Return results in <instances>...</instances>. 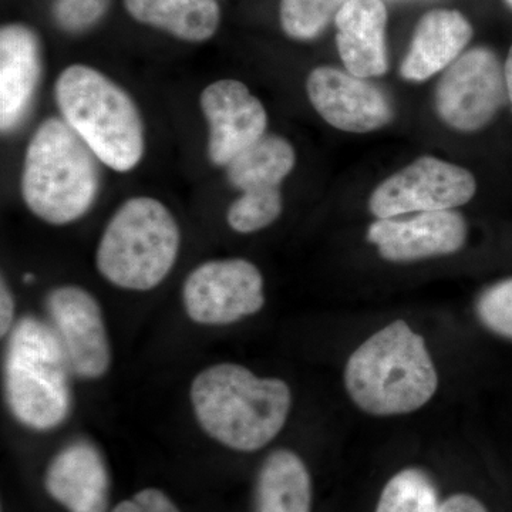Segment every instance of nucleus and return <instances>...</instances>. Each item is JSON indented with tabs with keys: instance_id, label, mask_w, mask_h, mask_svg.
Returning a JSON list of instances; mask_svg holds the SVG:
<instances>
[{
	"instance_id": "obj_1",
	"label": "nucleus",
	"mask_w": 512,
	"mask_h": 512,
	"mask_svg": "<svg viewBox=\"0 0 512 512\" xmlns=\"http://www.w3.org/2000/svg\"><path fill=\"white\" fill-rule=\"evenodd\" d=\"M190 402L207 436L229 450L252 453L284 429L292 393L282 379L256 376L238 363H217L194 377Z\"/></svg>"
},
{
	"instance_id": "obj_2",
	"label": "nucleus",
	"mask_w": 512,
	"mask_h": 512,
	"mask_svg": "<svg viewBox=\"0 0 512 512\" xmlns=\"http://www.w3.org/2000/svg\"><path fill=\"white\" fill-rule=\"evenodd\" d=\"M345 384L363 412L399 416L429 403L439 376L424 339L404 320H396L353 352Z\"/></svg>"
},
{
	"instance_id": "obj_3",
	"label": "nucleus",
	"mask_w": 512,
	"mask_h": 512,
	"mask_svg": "<svg viewBox=\"0 0 512 512\" xmlns=\"http://www.w3.org/2000/svg\"><path fill=\"white\" fill-rule=\"evenodd\" d=\"M99 158L63 119L37 127L26 148L22 195L50 225H67L89 212L100 190Z\"/></svg>"
},
{
	"instance_id": "obj_4",
	"label": "nucleus",
	"mask_w": 512,
	"mask_h": 512,
	"mask_svg": "<svg viewBox=\"0 0 512 512\" xmlns=\"http://www.w3.org/2000/svg\"><path fill=\"white\" fill-rule=\"evenodd\" d=\"M55 97L63 120L100 163L127 173L144 154V124L136 103L106 74L73 64L57 77Z\"/></svg>"
},
{
	"instance_id": "obj_5",
	"label": "nucleus",
	"mask_w": 512,
	"mask_h": 512,
	"mask_svg": "<svg viewBox=\"0 0 512 512\" xmlns=\"http://www.w3.org/2000/svg\"><path fill=\"white\" fill-rule=\"evenodd\" d=\"M69 360L55 329L25 316L9 333L5 396L10 413L35 431L56 429L72 410Z\"/></svg>"
},
{
	"instance_id": "obj_6",
	"label": "nucleus",
	"mask_w": 512,
	"mask_h": 512,
	"mask_svg": "<svg viewBox=\"0 0 512 512\" xmlns=\"http://www.w3.org/2000/svg\"><path fill=\"white\" fill-rule=\"evenodd\" d=\"M180 245L173 212L156 198L134 197L121 204L104 228L96 266L111 285L147 292L173 271Z\"/></svg>"
},
{
	"instance_id": "obj_7",
	"label": "nucleus",
	"mask_w": 512,
	"mask_h": 512,
	"mask_svg": "<svg viewBox=\"0 0 512 512\" xmlns=\"http://www.w3.org/2000/svg\"><path fill=\"white\" fill-rule=\"evenodd\" d=\"M183 303L198 325H232L264 308V276L248 259L204 262L185 279Z\"/></svg>"
},
{
	"instance_id": "obj_8",
	"label": "nucleus",
	"mask_w": 512,
	"mask_h": 512,
	"mask_svg": "<svg viewBox=\"0 0 512 512\" xmlns=\"http://www.w3.org/2000/svg\"><path fill=\"white\" fill-rule=\"evenodd\" d=\"M505 67L493 50L476 47L447 67L437 86V113L460 131H477L507 101Z\"/></svg>"
},
{
	"instance_id": "obj_9",
	"label": "nucleus",
	"mask_w": 512,
	"mask_h": 512,
	"mask_svg": "<svg viewBox=\"0 0 512 512\" xmlns=\"http://www.w3.org/2000/svg\"><path fill=\"white\" fill-rule=\"evenodd\" d=\"M476 190V180L466 168L421 157L376 188L370 211L383 220L410 212L453 210L467 204Z\"/></svg>"
},
{
	"instance_id": "obj_10",
	"label": "nucleus",
	"mask_w": 512,
	"mask_h": 512,
	"mask_svg": "<svg viewBox=\"0 0 512 512\" xmlns=\"http://www.w3.org/2000/svg\"><path fill=\"white\" fill-rule=\"evenodd\" d=\"M47 312L69 360L83 380H99L111 366V346L100 303L76 285H63L47 295Z\"/></svg>"
},
{
	"instance_id": "obj_11",
	"label": "nucleus",
	"mask_w": 512,
	"mask_h": 512,
	"mask_svg": "<svg viewBox=\"0 0 512 512\" xmlns=\"http://www.w3.org/2000/svg\"><path fill=\"white\" fill-rule=\"evenodd\" d=\"M200 104L210 127L208 156L218 167H227L265 136V107L239 80L221 79L205 87Z\"/></svg>"
},
{
	"instance_id": "obj_12",
	"label": "nucleus",
	"mask_w": 512,
	"mask_h": 512,
	"mask_svg": "<svg viewBox=\"0 0 512 512\" xmlns=\"http://www.w3.org/2000/svg\"><path fill=\"white\" fill-rule=\"evenodd\" d=\"M306 90L322 119L339 130L369 133L393 119L392 104L379 87L335 67L313 70Z\"/></svg>"
},
{
	"instance_id": "obj_13",
	"label": "nucleus",
	"mask_w": 512,
	"mask_h": 512,
	"mask_svg": "<svg viewBox=\"0 0 512 512\" xmlns=\"http://www.w3.org/2000/svg\"><path fill=\"white\" fill-rule=\"evenodd\" d=\"M467 224L451 210L420 212L409 220L383 218L370 225L367 239L387 261L412 262L450 255L466 244Z\"/></svg>"
},
{
	"instance_id": "obj_14",
	"label": "nucleus",
	"mask_w": 512,
	"mask_h": 512,
	"mask_svg": "<svg viewBox=\"0 0 512 512\" xmlns=\"http://www.w3.org/2000/svg\"><path fill=\"white\" fill-rule=\"evenodd\" d=\"M46 493L67 512H107L110 474L99 448L86 440L64 446L45 473Z\"/></svg>"
},
{
	"instance_id": "obj_15",
	"label": "nucleus",
	"mask_w": 512,
	"mask_h": 512,
	"mask_svg": "<svg viewBox=\"0 0 512 512\" xmlns=\"http://www.w3.org/2000/svg\"><path fill=\"white\" fill-rule=\"evenodd\" d=\"M42 74L39 39L32 29L8 25L0 32V127L15 130L28 114Z\"/></svg>"
},
{
	"instance_id": "obj_16",
	"label": "nucleus",
	"mask_w": 512,
	"mask_h": 512,
	"mask_svg": "<svg viewBox=\"0 0 512 512\" xmlns=\"http://www.w3.org/2000/svg\"><path fill=\"white\" fill-rule=\"evenodd\" d=\"M335 22L339 55L348 73L369 79L387 72V10L382 0H349Z\"/></svg>"
},
{
	"instance_id": "obj_17",
	"label": "nucleus",
	"mask_w": 512,
	"mask_h": 512,
	"mask_svg": "<svg viewBox=\"0 0 512 512\" xmlns=\"http://www.w3.org/2000/svg\"><path fill=\"white\" fill-rule=\"evenodd\" d=\"M473 36L470 22L456 10H433L421 18L400 74L424 82L456 62Z\"/></svg>"
},
{
	"instance_id": "obj_18",
	"label": "nucleus",
	"mask_w": 512,
	"mask_h": 512,
	"mask_svg": "<svg viewBox=\"0 0 512 512\" xmlns=\"http://www.w3.org/2000/svg\"><path fill=\"white\" fill-rule=\"evenodd\" d=\"M312 480L298 454L286 448L272 451L259 470L255 512H311Z\"/></svg>"
},
{
	"instance_id": "obj_19",
	"label": "nucleus",
	"mask_w": 512,
	"mask_h": 512,
	"mask_svg": "<svg viewBox=\"0 0 512 512\" xmlns=\"http://www.w3.org/2000/svg\"><path fill=\"white\" fill-rule=\"evenodd\" d=\"M124 5L138 22L187 42H204L220 26L221 10L215 0H124Z\"/></svg>"
},
{
	"instance_id": "obj_20",
	"label": "nucleus",
	"mask_w": 512,
	"mask_h": 512,
	"mask_svg": "<svg viewBox=\"0 0 512 512\" xmlns=\"http://www.w3.org/2000/svg\"><path fill=\"white\" fill-rule=\"evenodd\" d=\"M295 161L289 141L265 134L227 165L228 180L242 192L279 190Z\"/></svg>"
},
{
	"instance_id": "obj_21",
	"label": "nucleus",
	"mask_w": 512,
	"mask_h": 512,
	"mask_svg": "<svg viewBox=\"0 0 512 512\" xmlns=\"http://www.w3.org/2000/svg\"><path fill=\"white\" fill-rule=\"evenodd\" d=\"M433 481L419 468H406L386 484L376 512H439Z\"/></svg>"
},
{
	"instance_id": "obj_22",
	"label": "nucleus",
	"mask_w": 512,
	"mask_h": 512,
	"mask_svg": "<svg viewBox=\"0 0 512 512\" xmlns=\"http://www.w3.org/2000/svg\"><path fill=\"white\" fill-rule=\"evenodd\" d=\"M349 0H281V23L286 35L298 40L315 39L336 19Z\"/></svg>"
},
{
	"instance_id": "obj_23",
	"label": "nucleus",
	"mask_w": 512,
	"mask_h": 512,
	"mask_svg": "<svg viewBox=\"0 0 512 512\" xmlns=\"http://www.w3.org/2000/svg\"><path fill=\"white\" fill-rule=\"evenodd\" d=\"M282 212L279 190L242 192L227 214L229 227L239 234L261 231L278 220Z\"/></svg>"
},
{
	"instance_id": "obj_24",
	"label": "nucleus",
	"mask_w": 512,
	"mask_h": 512,
	"mask_svg": "<svg viewBox=\"0 0 512 512\" xmlns=\"http://www.w3.org/2000/svg\"><path fill=\"white\" fill-rule=\"evenodd\" d=\"M476 312L485 328L512 340V278L485 289L477 299Z\"/></svg>"
},
{
	"instance_id": "obj_25",
	"label": "nucleus",
	"mask_w": 512,
	"mask_h": 512,
	"mask_svg": "<svg viewBox=\"0 0 512 512\" xmlns=\"http://www.w3.org/2000/svg\"><path fill=\"white\" fill-rule=\"evenodd\" d=\"M107 6L109 0H57L55 16L64 30L80 32L94 25Z\"/></svg>"
},
{
	"instance_id": "obj_26",
	"label": "nucleus",
	"mask_w": 512,
	"mask_h": 512,
	"mask_svg": "<svg viewBox=\"0 0 512 512\" xmlns=\"http://www.w3.org/2000/svg\"><path fill=\"white\" fill-rule=\"evenodd\" d=\"M111 512H181L177 504L158 488H144L121 501Z\"/></svg>"
},
{
	"instance_id": "obj_27",
	"label": "nucleus",
	"mask_w": 512,
	"mask_h": 512,
	"mask_svg": "<svg viewBox=\"0 0 512 512\" xmlns=\"http://www.w3.org/2000/svg\"><path fill=\"white\" fill-rule=\"evenodd\" d=\"M15 315V296L10 291L8 282L5 281V278H2V285H0V335H2V338L12 332L13 325H15Z\"/></svg>"
},
{
	"instance_id": "obj_28",
	"label": "nucleus",
	"mask_w": 512,
	"mask_h": 512,
	"mask_svg": "<svg viewBox=\"0 0 512 512\" xmlns=\"http://www.w3.org/2000/svg\"><path fill=\"white\" fill-rule=\"evenodd\" d=\"M439 512H488L477 498L468 494H456L440 504Z\"/></svg>"
},
{
	"instance_id": "obj_29",
	"label": "nucleus",
	"mask_w": 512,
	"mask_h": 512,
	"mask_svg": "<svg viewBox=\"0 0 512 512\" xmlns=\"http://www.w3.org/2000/svg\"><path fill=\"white\" fill-rule=\"evenodd\" d=\"M505 67V80H507L508 99L512 104V46L510 53H508L507 62L504 64Z\"/></svg>"
},
{
	"instance_id": "obj_30",
	"label": "nucleus",
	"mask_w": 512,
	"mask_h": 512,
	"mask_svg": "<svg viewBox=\"0 0 512 512\" xmlns=\"http://www.w3.org/2000/svg\"><path fill=\"white\" fill-rule=\"evenodd\" d=\"M505 2H507V5L512 9V0H505Z\"/></svg>"
}]
</instances>
